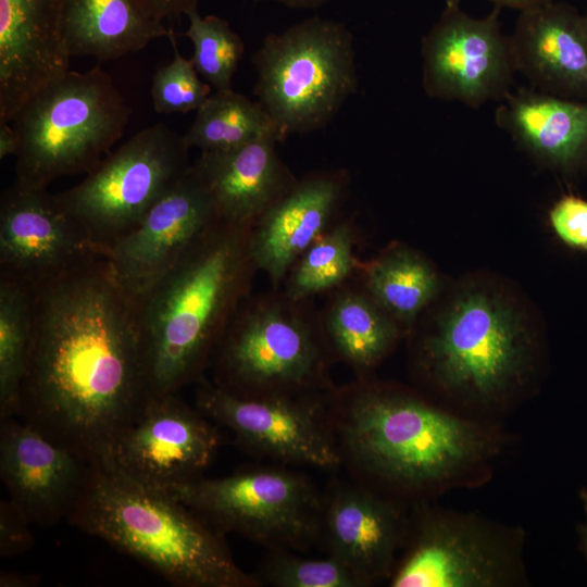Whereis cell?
Returning <instances> with one entry per match:
<instances>
[{
  "instance_id": "6da1fadb",
  "label": "cell",
  "mask_w": 587,
  "mask_h": 587,
  "mask_svg": "<svg viewBox=\"0 0 587 587\" xmlns=\"http://www.w3.org/2000/svg\"><path fill=\"white\" fill-rule=\"evenodd\" d=\"M28 290L16 416L89 465L111 461L152 397L135 298L101 254Z\"/></svg>"
},
{
  "instance_id": "7a4b0ae2",
  "label": "cell",
  "mask_w": 587,
  "mask_h": 587,
  "mask_svg": "<svg viewBox=\"0 0 587 587\" xmlns=\"http://www.w3.org/2000/svg\"><path fill=\"white\" fill-rule=\"evenodd\" d=\"M326 410L341 464L399 502L484 480L503 447L494 426L366 377L332 389Z\"/></svg>"
},
{
  "instance_id": "3957f363",
  "label": "cell",
  "mask_w": 587,
  "mask_h": 587,
  "mask_svg": "<svg viewBox=\"0 0 587 587\" xmlns=\"http://www.w3.org/2000/svg\"><path fill=\"white\" fill-rule=\"evenodd\" d=\"M252 226L214 218L182 257L135 298L152 396L197 382L257 270Z\"/></svg>"
},
{
  "instance_id": "277c9868",
  "label": "cell",
  "mask_w": 587,
  "mask_h": 587,
  "mask_svg": "<svg viewBox=\"0 0 587 587\" xmlns=\"http://www.w3.org/2000/svg\"><path fill=\"white\" fill-rule=\"evenodd\" d=\"M67 521L178 587H260L223 538L167 490L142 484L113 462L91 464Z\"/></svg>"
},
{
  "instance_id": "5b68a950",
  "label": "cell",
  "mask_w": 587,
  "mask_h": 587,
  "mask_svg": "<svg viewBox=\"0 0 587 587\" xmlns=\"http://www.w3.org/2000/svg\"><path fill=\"white\" fill-rule=\"evenodd\" d=\"M534 342L510 298L470 283L448 299L417 349L427 380L451 399L495 411L512 400L533 367Z\"/></svg>"
},
{
  "instance_id": "8992f818",
  "label": "cell",
  "mask_w": 587,
  "mask_h": 587,
  "mask_svg": "<svg viewBox=\"0 0 587 587\" xmlns=\"http://www.w3.org/2000/svg\"><path fill=\"white\" fill-rule=\"evenodd\" d=\"M129 114L99 66L52 79L10 122L20 141L15 182L46 189L59 177L89 173L122 137Z\"/></svg>"
},
{
  "instance_id": "52a82bcc",
  "label": "cell",
  "mask_w": 587,
  "mask_h": 587,
  "mask_svg": "<svg viewBox=\"0 0 587 587\" xmlns=\"http://www.w3.org/2000/svg\"><path fill=\"white\" fill-rule=\"evenodd\" d=\"M252 63L253 93L279 142L325 127L358 89L353 35L330 18L311 16L268 34Z\"/></svg>"
},
{
  "instance_id": "ba28073f",
  "label": "cell",
  "mask_w": 587,
  "mask_h": 587,
  "mask_svg": "<svg viewBox=\"0 0 587 587\" xmlns=\"http://www.w3.org/2000/svg\"><path fill=\"white\" fill-rule=\"evenodd\" d=\"M286 295L246 298L211 357L213 383L242 397L324 395L332 389L325 336Z\"/></svg>"
},
{
  "instance_id": "9c48e42d",
  "label": "cell",
  "mask_w": 587,
  "mask_h": 587,
  "mask_svg": "<svg viewBox=\"0 0 587 587\" xmlns=\"http://www.w3.org/2000/svg\"><path fill=\"white\" fill-rule=\"evenodd\" d=\"M167 491L218 532L239 534L267 550L301 553L320 542L323 495L287 465L202 476Z\"/></svg>"
},
{
  "instance_id": "30bf717a",
  "label": "cell",
  "mask_w": 587,
  "mask_h": 587,
  "mask_svg": "<svg viewBox=\"0 0 587 587\" xmlns=\"http://www.w3.org/2000/svg\"><path fill=\"white\" fill-rule=\"evenodd\" d=\"M523 534L473 513L414 504L391 587H508L525 579Z\"/></svg>"
},
{
  "instance_id": "8fae6325",
  "label": "cell",
  "mask_w": 587,
  "mask_h": 587,
  "mask_svg": "<svg viewBox=\"0 0 587 587\" xmlns=\"http://www.w3.org/2000/svg\"><path fill=\"white\" fill-rule=\"evenodd\" d=\"M189 149L183 135L157 123L57 197L103 255L185 175L191 165Z\"/></svg>"
},
{
  "instance_id": "7c38bea8",
  "label": "cell",
  "mask_w": 587,
  "mask_h": 587,
  "mask_svg": "<svg viewBox=\"0 0 587 587\" xmlns=\"http://www.w3.org/2000/svg\"><path fill=\"white\" fill-rule=\"evenodd\" d=\"M196 407L230 430L250 453L283 465L323 470L341 464L324 395L242 397L201 376Z\"/></svg>"
},
{
  "instance_id": "4fadbf2b",
  "label": "cell",
  "mask_w": 587,
  "mask_h": 587,
  "mask_svg": "<svg viewBox=\"0 0 587 587\" xmlns=\"http://www.w3.org/2000/svg\"><path fill=\"white\" fill-rule=\"evenodd\" d=\"M500 9L473 17L460 5L445 7L422 38V86L429 98L478 109L512 91L516 71Z\"/></svg>"
},
{
  "instance_id": "5bb4252c",
  "label": "cell",
  "mask_w": 587,
  "mask_h": 587,
  "mask_svg": "<svg viewBox=\"0 0 587 587\" xmlns=\"http://www.w3.org/2000/svg\"><path fill=\"white\" fill-rule=\"evenodd\" d=\"M217 425L178 392L152 396L118 439L111 462L163 490L204 476L221 446Z\"/></svg>"
},
{
  "instance_id": "9a60e30c",
  "label": "cell",
  "mask_w": 587,
  "mask_h": 587,
  "mask_svg": "<svg viewBox=\"0 0 587 587\" xmlns=\"http://www.w3.org/2000/svg\"><path fill=\"white\" fill-rule=\"evenodd\" d=\"M100 254L57 197L46 189H5L0 201V277L27 288Z\"/></svg>"
},
{
  "instance_id": "2e32d148",
  "label": "cell",
  "mask_w": 587,
  "mask_h": 587,
  "mask_svg": "<svg viewBox=\"0 0 587 587\" xmlns=\"http://www.w3.org/2000/svg\"><path fill=\"white\" fill-rule=\"evenodd\" d=\"M399 501L362 484L335 482L323 495L320 541L362 587L388 580L408 532Z\"/></svg>"
},
{
  "instance_id": "e0dca14e",
  "label": "cell",
  "mask_w": 587,
  "mask_h": 587,
  "mask_svg": "<svg viewBox=\"0 0 587 587\" xmlns=\"http://www.w3.org/2000/svg\"><path fill=\"white\" fill-rule=\"evenodd\" d=\"M208 191L192 167L103 257L138 296L162 276L213 222Z\"/></svg>"
},
{
  "instance_id": "ac0fdd59",
  "label": "cell",
  "mask_w": 587,
  "mask_h": 587,
  "mask_svg": "<svg viewBox=\"0 0 587 587\" xmlns=\"http://www.w3.org/2000/svg\"><path fill=\"white\" fill-rule=\"evenodd\" d=\"M89 466L17 416L0 419V477L32 524L51 526L67 519Z\"/></svg>"
},
{
  "instance_id": "d6986e66",
  "label": "cell",
  "mask_w": 587,
  "mask_h": 587,
  "mask_svg": "<svg viewBox=\"0 0 587 587\" xmlns=\"http://www.w3.org/2000/svg\"><path fill=\"white\" fill-rule=\"evenodd\" d=\"M348 186L345 171L307 175L253 224L250 251L257 270L277 286L303 252L329 227Z\"/></svg>"
},
{
  "instance_id": "ffe728a7",
  "label": "cell",
  "mask_w": 587,
  "mask_h": 587,
  "mask_svg": "<svg viewBox=\"0 0 587 587\" xmlns=\"http://www.w3.org/2000/svg\"><path fill=\"white\" fill-rule=\"evenodd\" d=\"M510 43L515 71L532 88L587 100V39L574 5L552 0L520 12Z\"/></svg>"
},
{
  "instance_id": "44dd1931",
  "label": "cell",
  "mask_w": 587,
  "mask_h": 587,
  "mask_svg": "<svg viewBox=\"0 0 587 587\" xmlns=\"http://www.w3.org/2000/svg\"><path fill=\"white\" fill-rule=\"evenodd\" d=\"M276 134L226 151H201L192 167L203 183L215 218L250 225L297 178L278 157Z\"/></svg>"
},
{
  "instance_id": "7402d4cb",
  "label": "cell",
  "mask_w": 587,
  "mask_h": 587,
  "mask_svg": "<svg viewBox=\"0 0 587 587\" xmlns=\"http://www.w3.org/2000/svg\"><path fill=\"white\" fill-rule=\"evenodd\" d=\"M495 120L540 165L567 177L587 171V100L522 87L500 101Z\"/></svg>"
},
{
  "instance_id": "603a6c76",
  "label": "cell",
  "mask_w": 587,
  "mask_h": 587,
  "mask_svg": "<svg viewBox=\"0 0 587 587\" xmlns=\"http://www.w3.org/2000/svg\"><path fill=\"white\" fill-rule=\"evenodd\" d=\"M172 30L136 0H65L63 36L71 58L118 59L168 38Z\"/></svg>"
},
{
  "instance_id": "cb8c5ba5",
  "label": "cell",
  "mask_w": 587,
  "mask_h": 587,
  "mask_svg": "<svg viewBox=\"0 0 587 587\" xmlns=\"http://www.w3.org/2000/svg\"><path fill=\"white\" fill-rule=\"evenodd\" d=\"M333 354L364 378L395 348L400 325L363 289H344L333 298L324 320Z\"/></svg>"
},
{
  "instance_id": "d4e9b609",
  "label": "cell",
  "mask_w": 587,
  "mask_h": 587,
  "mask_svg": "<svg viewBox=\"0 0 587 587\" xmlns=\"http://www.w3.org/2000/svg\"><path fill=\"white\" fill-rule=\"evenodd\" d=\"M364 289L400 326H405L434 301L439 277L420 253L397 245L366 265Z\"/></svg>"
},
{
  "instance_id": "484cf974",
  "label": "cell",
  "mask_w": 587,
  "mask_h": 587,
  "mask_svg": "<svg viewBox=\"0 0 587 587\" xmlns=\"http://www.w3.org/2000/svg\"><path fill=\"white\" fill-rule=\"evenodd\" d=\"M196 112L183 137L189 148L201 151L232 150L276 134L262 105L233 89L214 91Z\"/></svg>"
},
{
  "instance_id": "4316f807",
  "label": "cell",
  "mask_w": 587,
  "mask_h": 587,
  "mask_svg": "<svg viewBox=\"0 0 587 587\" xmlns=\"http://www.w3.org/2000/svg\"><path fill=\"white\" fill-rule=\"evenodd\" d=\"M29 337V290L0 277V419L17 414Z\"/></svg>"
},
{
  "instance_id": "83f0119b",
  "label": "cell",
  "mask_w": 587,
  "mask_h": 587,
  "mask_svg": "<svg viewBox=\"0 0 587 587\" xmlns=\"http://www.w3.org/2000/svg\"><path fill=\"white\" fill-rule=\"evenodd\" d=\"M354 266L353 232L337 223L321 235L298 259L287 275L285 295L294 301L329 290L342 284Z\"/></svg>"
},
{
  "instance_id": "f1b7e54d",
  "label": "cell",
  "mask_w": 587,
  "mask_h": 587,
  "mask_svg": "<svg viewBox=\"0 0 587 587\" xmlns=\"http://www.w3.org/2000/svg\"><path fill=\"white\" fill-rule=\"evenodd\" d=\"M186 16L189 25L184 36L192 42L191 61L198 74L214 91L233 89V78L245 51L242 39L222 17L201 16L198 9Z\"/></svg>"
},
{
  "instance_id": "f546056e",
  "label": "cell",
  "mask_w": 587,
  "mask_h": 587,
  "mask_svg": "<svg viewBox=\"0 0 587 587\" xmlns=\"http://www.w3.org/2000/svg\"><path fill=\"white\" fill-rule=\"evenodd\" d=\"M260 586L273 587H362L353 573L327 555L310 559L289 550H267L252 573Z\"/></svg>"
},
{
  "instance_id": "4dcf8cb0",
  "label": "cell",
  "mask_w": 587,
  "mask_h": 587,
  "mask_svg": "<svg viewBox=\"0 0 587 587\" xmlns=\"http://www.w3.org/2000/svg\"><path fill=\"white\" fill-rule=\"evenodd\" d=\"M168 39L174 58L159 67L152 77L153 108L164 114L197 111L211 95L212 87L200 77L191 59L180 54L173 30Z\"/></svg>"
},
{
  "instance_id": "1f68e13d",
  "label": "cell",
  "mask_w": 587,
  "mask_h": 587,
  "mask_svg": "<svg viewBox=\"0 0 587 587\" xmlns=\"http://www.w3.org/2000/svg\"><path fill=\"white\" fill-rule=\"evenodd\" d=\"M555 236L567 247L587 252V200L574 193L560 197L549 211Z\"/></svg>"
},
{
  "instance_id": "d6a6232c",
  "label": "cell",
  "mask_w": 587,
  "mask_h": 587,
  "mask_svg": "<svg viewBox=\"0 0 587 587\" xmlns=\"http://www.w3.org/2000/svg\"><path fill=\"white\" fill-rule=\"evenodd\" d=\"M27 516L8 498L0 503V557L11 558L30 549L34 536Z\"/></svg>"
},
{
  "instance_id": "836d02e7",
  "label": "cell",
  "mask_w": 587,
  "mask_h": 587,
  "mask_svg": "<svg viewBox=\"0 0 587 587\" xmlns=\"http://www.w3.org/2000/svg\"><path fill=\"white\" fill-rule=\"evenodd\" d=\"M201 0H136L151 17L162 22L164 18H177L198 9Z\"/></svg>"
},
{
  "instance_id": "e575fe53",
  "label": "cell",
  "mask_w": 587,
  "mask_h": 587,
  "mask_svg": "<svg viewBox=\"0 0 587 587\" xmlns=\"http://www.w3.org/2000/svg\"><path fill=\"white\" fill-rule=\"evenodd\" d=\"M20 148L18 137L10 122H0V160L16 155Z\"/></svg>"
},
{
  "instance_id": "d590c367",
  "label": "cell",
  "mask_w": 587,
  "mask_h": 587,
  "mask_svg": "<svg viewBox=\"0 0 587 587\" xmlns=\"http://www.w3.org/2000/svg\"><path fill=\"white\" fill-rule=\"evenodd\" d=\"M495 7L510 8L519 12L536 8L552 0H489ZM460 5V0H446V7Z\"/></svg>"
},
{
  "instance_id": "8d00e7d4",
  "label": "cell",
  "mask_w": 587,
  "mask_h": 587,
  "mask_svg": "<svg viewBox=\"0 0 587 587\" xmlns=\"http://www.w3.org/2000/svg\"><path fill=\"white\" fill-rule=\"evenodd\" d=\"M39 584V576L15 572H4L0 575L1 587H29Z\"/></svg>"
},
{
  "instance_id": "74e56055",
  "label": "cell",
  "mask_w": 587,
  "mask_h": 587,
  "mask_svg": "<svg viewBox=\"0 0 587 587\" xmlns=\"http://www.w3.org/2000/svg\"><path fill=\"white\" fill-rule=\"evenodd\" d=\"M254 2H270L283 5L292 10H315L332 0H253Z\"/></svg>"
},
{
  "instance_id": "f35d334b",
  "label": "cell",
  "mask_w": 587,
  "mask_h": 587,
  "mask_svg": "<svg viewBox=\"0 0 587 587\" xmlns=\"http://www.w3.org/2000/svg\"><path fill=\"white\" fill-rule=\"evenodd\" d=\"M580 499H582V504H583V510H584V524L580 529V535H582L583 549L587 557V490L583 489L580 491Z\"/></svg>"
},
{
  "instance_id": "ab89813d",
  "label": "cell",
  "mask_w": 587,
  "mask_h": 587,
  "mask_svg": "<svg viewBox=\"0 0 587 587\" xmlns=\"http://www.w3.org/2000/svg\"><path fill=\"white\" fill-rule=\"evenodd\" d=\"M582 18H583V26H584L586 39H587V9L584 13H582Z\"/></svg>"
}]
</instances>
